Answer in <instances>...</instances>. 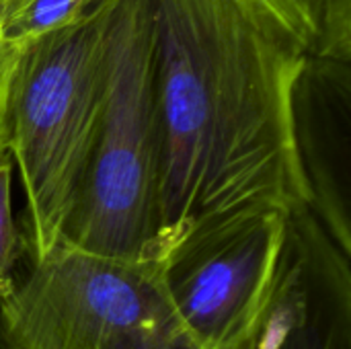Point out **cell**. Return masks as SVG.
Instances as JSON below:
<instances>
[{"instance_id": "cell-9", "label": "cell", "mask_w": 351, "mask_h": 349, "mask_svg": "<svg viewBox=\"0 0 351 349\" xmlns=\"http://www.w3.org/2000/svg\"><path fill=\"white\" fill-rule=\"evenodd\" d=\"M107 0H0L2 35L25 45L60 31L99 8Z\"/></svg>"}, {"instance_id": "cell-6", "label": "cell", "mask_w": 351, "mask_h": 349, "mask_svg": "<svg viewBox=\"0 0 351 349\" xmlns=\"http://www.w3.org/2000/svg\"><path fill=\"white\" fill-rule=\"evenodd\" d=\"M313 212L288 214L265 311L245 349H351V265Z\"/></svg>"}, {"instance_id": "cell-1", "label": "cell", "mask_w": 351, "mask_h": 349, "mask_svg": "<svg viewBox=\"0 0 351 349\" xmlns=\"http://www.w3.org/2000/svg\"><path fill=\"white\" fill-rule=\"evenodd\" d=\"M150 14L158 121L154 261L214 216L249 206L308 208L294 148V95L308 60L239 0H150Z\"/></svg>"}, {"instance_id": "cell-3", "label": "cell", "mask_w": 351, "mask_h": 349, "mask_svg": "<svg viewBox=\"0 0 351 349\" xmlns=\"http://www.w3.org/2000/svg\"><path fill=\"white\" fill-rule=\"evenodd\" d=\"M158 232V121L150 0H111L107 93L99 132L62 245L154 261Z\"/></svg>"}, {"instance_id": "cell-7", "label": "cell", "mask_w": 351, "mask_h": 349, "mask_svg": "<svg viewBox=\"0 0 351 349\" xmlns=\"http://www.w3.org/2000/svg\"><path fill=\"white\" fill-rule=\"evenodd\" d=\"M348 66L306 64L294 95V148L308 210L351 257Z\"/></svg>"}, {"instance_id": "cell-4", "label": "cell", "mask_w": 351, "mask_h": 349, "mask_svg": "<svg viewBox=\"0 0 351 349\" xmlns=\"http://www.w3.org/2000/svg\"><path fill=\"white\" fill-rule=\"evenodd\" d=\"M0 349H202L154 263L56 245L0 300Z\"/></svg>"}, {"instance_id": "cell-11", "label": "cell", "mask_w": 351, "mask_h": 349, "mask_svg": "<svg viewBox=\"0 0 351 349\" xmlns=\"http://www.w3.org/2000/svg\"><path fill=\"white\" fill-rule=\"evenodd\" d=\"M23 45H16L8 41L2 35L0 29V148H4V119H6V105H8V95H10V84L12 76L19 64Z\"/></svg>"}, {"instance_id": "cell-5", "label": "cell", "mask_w": 351, "mask_h": 349, "mask_svg": "<svg viewBox=\"0 0 351 349\" xmlns=\"http://www.w3.org/2000/svg\"><path fill=\"white\" fill-rule=\"evenodd\" d=\"M288 210L249 206L189 228L156 261L160 284L202 349H245L269 300Z\"/></svg>"}, {"instance_id": "cell-2", "label": "cell", "mask_w": 351, "mask_h": 349, "mask_svg": "<svg viewBox=\"0 0 351 349\" xmlns=\"http://www.w3.org/2000/svg\"><path fill=\"white\" fill-rule=\"evenodd\" d=\"M109 10L111 0L19 56L4 148L25 189L29 261L60 245L82 189L107 93Z\"/></svg>"}, {"instance_id": "cell-8", "label": "cell", "mask_w": 351, "mask_h": 349, "mask_svg": "<svg viewBox=\"0 0 351 349\" xmlns=\"http://www.w3.org/2000/svg\"><path fill=\"white\" fill-rule=\"evenodd\" d=\"M271 35L308 62L350 64L351 0H239Z\"/></svg>"}, {"instance_id": "cell-10", "label": "cell", "mask_w": 351, "mask_h": 349, "mask_svg": "<svg viewBox=\"0 0 351 349\" xmlns=\"http://www.w3.org/2000/svg\"><path fill=\"white\" fill-rule=\"evenodd\" d=\"M12 173L14 163L6 148H0V300L10 294L27 255L25 232H21L12 212Z\"/></svg>"}]
</instances>
